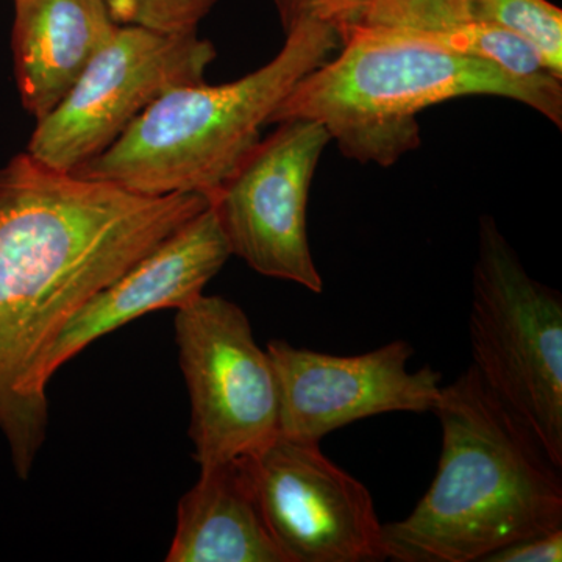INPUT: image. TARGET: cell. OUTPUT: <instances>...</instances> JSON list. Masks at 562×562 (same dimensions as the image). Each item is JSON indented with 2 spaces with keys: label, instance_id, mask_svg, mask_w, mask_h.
Masks as SVG:
<instances>
[{
  "label": "cell",
  "instance_id": "3",
  "mask_svg": "<svg viewBox=\"0 0 562 562\" xmlns=\"http://www.w3.org/2000/svg\"><path fill=\"white\" fill-rule=\"evenodd\" d=\"M269 117L319 122L344 157L390 168L419 149V113L468 95L512 99L562 127V80L525 79L398 29L355 25Z\"/></svg>",
  "mask_w": 562,
  "mask_h": 562
},
{
  "label": "cell",
  "instance_id": "5",
  "mask_svg": "<svg viewBox=\"0 0 562 562\" xmlns=\"http://www.w3.org/2000/svg\"><path fill=\"white\" fill-rule=\"evenodd\" d=\"M469 339L494 397L562 469V299L532 279L491 216L480 217Z\"/></svg>",
  "mask_w": 562,
  "mask_h": 562
},
{
  "label": "cell",
  "instance_id": "13",
  "mask_svg": "<svg viewBox=\"0 0 562 562\" xmlns=\"http://www.w3.org/2000/svg\"><path fill=\"white\" fill-rule=\"evenodd\" d=\"M168 562H286L262 517L249 457L201 469L183 495Z\"/></svg>",
  "mask_w": 562,
  "mask_h": 562
},
{
  "label": "cell",
  "instance_id": "15",
  "mask_svg": "<svg viewBox=\"0 0 562 562\" xmlns=\"http://www.w3.org/2000/svg\"><path fill=\"white\" fill-rule=\"evenodd\" d=\"M472 25L501 29L527 43L562 80V11L549 0H457Z\"/></svg>",
  "mask_w": 562,
  "mask_h": 562
},
{
  "label": "cell",
  "instance_id": "14",
  "mask_svg": "<svg viewBox=\"0 0 562 562\" xmlns=\"http://www.w3.org/2000/svg\"><path fill=\"white\" fill-rule=\"evenodd\" d=\"M357 25L419 33L457 54L495 63L525 79L554 77L513 33L465 24L452 0H373Z\"/></svg>",
  "mask_w": 562,
  "mask_h": 562
},
{
  "label": "cell",
  "instance_id": "1",
  "mask_svg": "<svg viewBox=\"0 0 562 562\" xmlns=\"http://www.w3.org/2000/svg\"><path fill=\"white\" fill-rule=\"evenodd\" d=\"M210 205L144 195L18 155L0 168V431L31 475L47 430L44 355L92 295Z\"/></svg>",
  "mask_w": 562,
  "mask_h": 562
},
{
  "label": "cell",
  "instance_id": "18",
  "mask_svg": "<svg viewBox=\"0 0 562 562\" xmlns=\"http://www.w3.org/2000/svg\"><path fill=\"white\" fill-rule=\"evenodd\" d=\"M561 560L562 528L509 543L487 554L482 562H560Z\"/></svg>",
  "mask_w": 562,
  "mask_h": 562
},
{
  "label": "cell",
  "instance_id": "16",
  "mask_svg": "<svg viewBox=\"0 0 562 562\" xmlns=\"http://www.w3.org/2000/svg\"><path fill=\"white\" fill-rule=\"evenodd\" d=\"M113 20L161 33H195L220 0H103Z\"/></svg>",
  "mask_w": 562,
  "mask_h": 562
},
{
  "label": "cell",
  "instance_id": "4",
  "mask_svg": "<svg viewBox=\"0 0 562 562\" xmlns=\"http://www.w3.org/2000/svg\"><path fill=\"white\" fill-rule=\"evenodd\" d=\"M339 46L327 25H297L255 72L217 87L201 81L165 92L109 149L72 173L155 198L202 194L211 201L288 92Z\"/></svg>",
  "mask_w": 562,
  "mask_h": 562
},
{
  "label": "cell",
  "instance_id": "2",
  "mask_svg": "<svg viewBox=\"0 0 562 562\" xmlns=\"http://www.w3.org/2000/svg\"><path fill=\"white\" fill-rule=\"evenodd\" d=\"M438 472L414 512L382 525L386 560L475 562L509 543L561 530V469L475 369L441 387Z\"/></svg>",
  "mask_w": 562,
  "mask_h": 562
},
{
  "label": "cell",
  "instance_id": "6",
  "mask_svg": "<svg viewBox=\"0 0 562 562\" xmlns=\"http://www.w3.org/2000/svg\"><path fill=\"white\" fill-rule=\"evenodd\" d=\"M216 55L198 32L120 25L63 101L36 121L27 154L55 171H79L165 92L205 81Z\"/></svg>",
  "mask_w": 562,
  "mask_h": 562
},
{
  "label": "cell",
  "instance_id": "8",
  "mask_svg": "<svg viewBox=\"0 0 562 562\" xmlns=\"http://www.w3.org/2000/svg\"><path fill=\"white\" fill-rule=\"evenodd\" d=\"M330 140L319 122H280L210 201L232 255L261 276L316 294L324 281L313 260L306 214L314 172Z\"/></svg>",
  "mask_w": 562,
  "mask_h": 562
},
{
  "label": "cell",
  "instance_id": "12",
  "mask_svg": "<svg viewBox=\"0 0 562 562\" xmlns=\"http://www.w3.org/2000/svg\"><path fill=\"white\" fill-rule=\"evenodd\" d=\"M14 76L24 109L43 120L63 101L117 24L103 0H13Z\"/></svg>",
  "mask_w": 562,
  "mask_h": 562
},
{
  "label": "cell",
  "instance_id": "17",
  "mask_svg": "<svg viewBox=\"0 0 562 562\" xmlns=\"http://www.w3.org/2000/svg\"><path fill=\"white\" fill-rule=\"evenodd\" d=\"M284 35L302 24L327 25L339 35L360 24L373 0H272Z\"/></svg>",
  "mask_w": 562,
  "mask_h": 562
},
{
  "label": "cell",
  "instance_id": "10",
  "mask_svg": "<svg viewBox=\"0 0 562 562\" xmlns=\"http://www.w3.org/2000/svg\"><path fill=\"white\" fill-rule=\"evenodd\" d=\"M279 387V438L319 443L351 422L384 413L432 412L441 373L409 371L413 347L392 341L362 355L321 353L286 341L266 347Z\"/></svg>",
  "mask_w": 562,
  "mask_h": 562
},
{
  "label": "cell",
  "instance_id": "7",
  "mask_svg": "<svg viewBox=\"0 0 562 562\" xmlns=\"http://www.w3.org/2000/svg\"><path fill=\"white\" fill-rule=\"evenodd\" d=\"M176 341L201 469L249 457L279 438L272 361L236 303L199 295L177 310Z\"/></svg>",
  "mask_w": 562,
  "mask_h": 562
},
{
  "label": "cell",
  "instance_id": "11",
  "mask_svg": "<svg viewBox=\"0 0 562 562\" xmlns=\"http://www.w3.org/2000/svg\"><path fill=\"white\" fill-rule=\"evenodd\" d=\"M231 257L210 203L74 314L41 361L40 390L46 392L54 373L102 336L144 314L180 310L198 299Z\"/></svg>",
  "mask_w": 562,
  "mask_h": 562
},
{
  "label": "cell",
  "instance_id": "9",
  "mask_svg": "<svg viewBox=\"0 0 562 562\" xmlns=\"http://www.w3.org/2000/svg\"><path fill=\"white\" fill-rule=\"evenodd\" d=\"M265 522L286 562L384 561L371 492L319 443L277 438L249 454Z\"/></svg>",
  "mask_w": 562,
  "mask_h": 562
}]
</instances>
